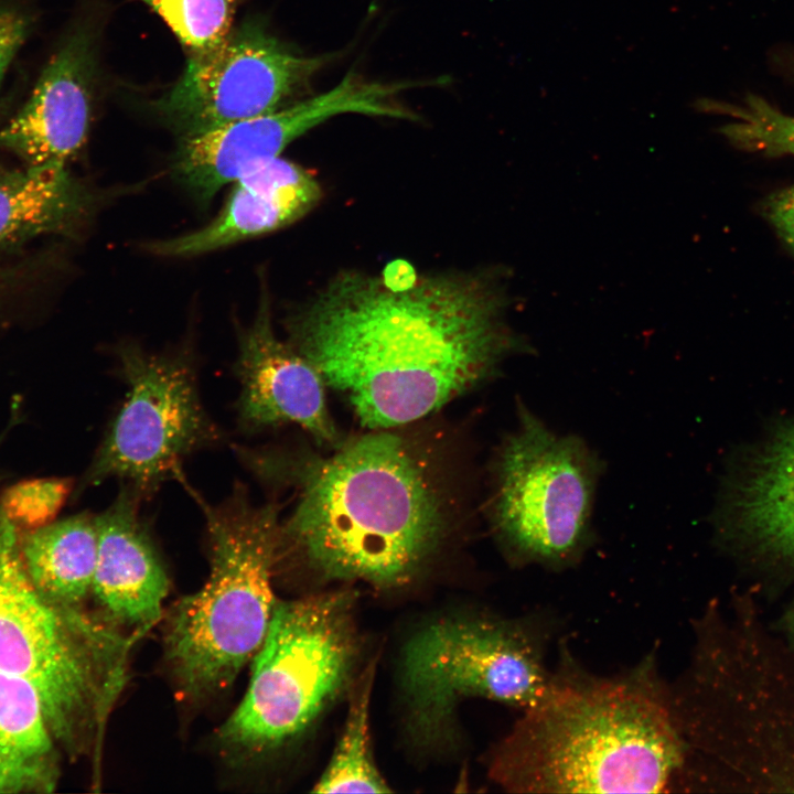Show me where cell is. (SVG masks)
<instances>
[{"mask_svg":"<svg viewBox=\"0 0 794 794\" xmlns=\"http://www.w3.org/2000/svg\"><path fill=\"white\" fill-rule=\"evenodd\" d=\"M505 298L480 276L418 278L405 290L336 277L287 323L289 343L371 430L417 421L492 378L527 343Z\"/></svg>","mask_w":794,"mask_h":794,"instance_id":"1","label":"cell"},{"mask_svg":"<svg viewBox=\"0 0 794 794\" xmlns=\"http://www.w3.org/2000/svg\"><path fill=\"white\" fill-rule=\"evenodd\" d=\"M545 694L493 752L490 772L516 793H657L687 759L655 654L613 676L565 647Z\"/></svg>","mask_w":794,"mask_h":794,"instance_id":"2","label":"cell"},{"mask_svg":"<svg viewBox=\"0 0 794 794\" xmlns=\"http://www.w3.org/2000/svg\"><path fill=\"white\" fill-rule=\"evenodd\" d=\"M390 430H373L309 460L240 451L255 474L293 480L298 500L281 525V541L326 578L399 586L444 535L447 508L431 469Z\"/></svg>","mask_w":794,"mask_h":794,"instance_id":"3","label":"cell"},{"mask_svg":"<svg viewBox=\"0 0 794 794\" xmlns=\"http://www.w3.org/2000/svg\"><path fill=\"white\" fill-rule=\"evenodd\" d=\"M669 695L686 784L794 792V652L769 633L750 593L727 611L711 601L695 621Z\"/></svg>","mask_w":794,"mask_h":794,"instance_id":"4","label":"cell"},{"mask_svg":"<svg viewBox=\"0 0 794 794\" xmlns=\"http://www.w3.org/2000/svg\"><path fill=\"white\" fill-rule=\"evenodd\" d=\"M140 637L45 599L25 569L19 530L0 512V669L34 687L54 738L71 752L100 736Z\"/></svg>","mask_w":794,"mask_h":794,"instance_id":"5","label":"cell"},{"mask_svg":"<svg viewBox=\"0 0 794 794\" xmlns=\"http://www.w3.org/2000/svg\"><path fill=\"white\" fill-rule=\"evenodd\" d=\"M210 573L171 608L164 655L179 691L202 701L227 689L251 662L276 607L273 568L281 524L276 504L256 505L242 485L217 506L204 505Z\"/></svg>","mask_w":794,"mask_h":794,"instance_id":"6","label":"cell"},{"mask_svg":"<svg viewBox=\"0 0 794 794\" xmlns=\"http://www.w3.org/2000/svg\"><path fill=\"white\" fill-rule=\"evenodd\" d=\"M353 596L277 602L244 698L217 731L232 758L266 754L305 730L348 683L357 655Z\"/></svg>","mask_w":794,"mask_h":794,"instance_id":"7","label":"cell"},{"mask_svg":"<svg viewBox=\"0 0 794 794\" xmlns=\"http://www.w3.org/2000/svg\"><path fill=\"white\" fill-rule=\"evenodd\" d=\"M550 632L540 619H452L420 630L406 645L401 689L409 733L422 744L451 732L457 707L484 698L521 709L547 690Z\"/></svg>","mask_w":794,"mask_h":794,"instance_id":"8","label":"cell"},{"mask_svg":"<svg viewBox=\"0 0 794 794\" xmlns=\"http://www.w3.org/2000/svg\"><path fill=\"white\" fill-rule=\"evenodd\" d=\"M517 410L494 462L493 526L517 564L564 570L593 543L603 465L580 437L556 433L521 401Z\"/></svg>","mask_w":794,"mask_h":794,"instance_id":"9","label":"cell"},{"mask_svg":"<svg viewBox=\"0 0 794 794\" xmlns=\"http://www.w3.org/2000/svg\"><path fill=\"white\" fill-rule=\"evenodd\" d=\"M118 356L127 395L85 483L118 478L142 495L176 475L185 455L219 442L222 432L204 410L186 357L135 344Z\"/></svg>","mask_w":794,"mask_h":794,"instance_id":"10","label":"cell"},{"mask_svg":"<svg viewBox=\"0 0 794 794\" xmlns=\"http://www.w3.org/2000/svg\"><path fill=\"white\" fill-rule=\"evenodd\" d=\"M325 57L293 53L256 21L215 46L192 53L157 108L181 139L278 109L302 88Z\"/></svg>","mask_w":794,"mask_h":794,"instance_id":"11","label":"cell"},{"mask_svg":"<svg viewBox=\"0 0 794 794\" xmlns=\"http://www.w3.org/2000/svg\"><path fill=\"white\" fill-rule=\"evenodd\" d=\"M401 90L403 84L368 82L350 74L315 97L182 138L173 158V174L206 204L224 185L278 158L291 141L330 117L358 112L401 118L404 107L396 99Z\"/></svg>","mask_w":794,"mask_h":794,"instance_id":"12","label":"cell"},{"mask_svg":"<svg viewBox=\"0 0 794 794\" xmlns=\"http://www.w3.org/2000/svg\"><path fill=\"white\" fill-rule=\"evenodd\" d=\"M95 79V35L78 22L50 55L25 103L0 129V149L24 165L66 167L88 133Z\"/></svg>","mask_w":794,"mask_h":794,"instance_id":"13","label":"cell"},{"mask_svg":"<svg viewBox=\"0 0 794 794\" xmlns=\"http://www.w3.org/2000/svg\"><path fill=\"white\" fill-rule=\"evenodd\" d=\"M235 371L242 385L238 417L244 428L256 431L290 423L321 446L342 443L322 376L289 342L278 339L265 292L254 321L239 335Z\"/></svg>","mask_w":794,"mask_h":794,"instance_id":"14","label":"cell"},{"mask_svg":"<svg viewBox=\"0 0 794 794\" xmlns=\"http://www.w3.org/2000/svg\"><path fill=\"white\" fill-rule=\"evenodd\" d=\"M141 493L126 484L95 516L98 546L92 591L104 615L142 636L162 616L169 579L139 514Z\"/></svg>","mask_w":794,"mask_h":794,"instance_id":"15","label":"cell"},{"mask_svg":"<svg viewBox=\"0 0 794 794\" xmlns=\"http://www.w3.org/2000/svg\"><path fill=\"white\" fill-rule=\"evenodd\" d=\"M222 212L206 226L148 249L165 257H190L282 228L307 214L321 198L316 179L280 157L236 180Z\"/></svg>","mask_w":794,"mask_h":794,"instance_id":"16","label":"cell"},{"mask_svg":"<svg viewBox=\"0 0 794 794\" xmlns=\"http://www.w3.org/2000/svg\"><path fill=\"white\" fill-rule=\"evenodd\" d=\"M720 523L727 540L794 565V420L771 436L729 486Z\"/></svg>","mask_w":794,"mask_h":794,"instance_id":"17","label":"cell"},{"mask_svg":"<svg viewBox=\"0 0 794 794\" xmlns=\"http://www.w3.org/2000/svg\"><path fill=\"white\" fill-rule=\"evenodd\" d=\"M90 194L66 167L0 171V249L46 235H74L86 221Z\"/></svg>","mask_w":794,"mask_h":794,"instance_id":"18","label":"cell"},{"mask_svg":"<svg viewBox=\"0 0 794 794\" xmlns=\"http://www.w3.org/2000/svg\"><path fill=\"white\" fill-rule=\"evenodd\" d=\"M53 733L34 687L0 669V793L51 792Z\"/></svg>","mask_w":794,"mask_h":794,"instance_id":"19","label":"cell"},{"mask_svg":"<svg viewBox=\"0 0 794 794\" xmlns=\"http://www.w3.org/2000/svg\"><path fill=\"white\" fill-rule=\"evenodd\" d=\"M95 517H67L20 538L22 559L39 592L49 601L78 605L92 590L97 559Z\"/></svg>","mask_w":794,"mask_h":794,"instance_id":"20","label":"cell"},{"mask_svg":"<svg viewBox=\"0 0 794 794\" xmlns=\"http://www.w3.org/2000/svg\"><path fill=\"white\" fill-rule=\"evenodd\" d=\"M375 663L354 678L343 731L325 771L313 787L316 793H387L371 748L369 704Z\"/></svg>","mask_w":794,"mask_h":794,"instance_id":"21","label":"cell"},{"mask_svg":"<svg viewBox=\"0 0 794 794\" xmlns=\"http://www.w3.org/2000/svg\"><path fill=\"white\" fill-rule=\"evenodd\" d=\"M192 53L218 44L232 30L236 0H143Z\"/></svg>","mask_w":794,"mask_h":794,"instance_id":"22","label":"cell"},{"mask_svg":"<svg viewBox=\"0 0 794 794\" xmlns=\"http://www.w3.org/2000/svg\"><path fill=\"white\" fill-rule=\"evenodd\" d=\"M732 114L736 121L726 126L723 133L733 144L770 155H794V116L757 96L748 97Z\"/></svg>","mask_w":794,"mask_h":794,"instance_id":"23","label":"cell"},{"mask_svg":"<svg viewBox=\"0 0 794 794\" xmlns=\"http://www.w3.org/2000/svg\"><path fill=\"white\" fill-rule=\"evenodd\" d=\"M73 487L66 478L20 481L0 498V512L18 530L31 532L53 523Z\"/></svg>","mask_w":794,"mask_h":794,"instance_id":"24","label":"cell"},{"mask_svg":"<svg viewBox=\"0 0 794 794\" xmlns=\"http://www.w3.org/2000/svg\"><path fill=\"white\" fill-rule=\"evenodd\" d=\"M33 10L20 0H0V83L32 32Z\"/></svg>","mask_w":794,"mask_h":794,"instance_id":"25","label":"cell"},{"mask_svg":"<svg viewBox=\"0 0 794 794\" xmlns=\"http://www.w3.org/2000/svg\"><path fill=\"white\" fill-rule=\"evenodd\" d=\"M766 212L779 235L794 251V185L772 196Z\"/></svg>","mask_w":794,"mask_h":794,"instance_id":"26","label":"cell"},{"mask_svg":"<svg viewBox=\"0 0 794 794\" xmlns=\"http://www.w3.org/2000/svg\"><path fill=\"white\" fill-rule=\"evenodd\" d=\"M382 280L393 290H405L412 287L418 277L411 265L403 260H396L386 266Z\"/></svg>","mask_w":794,"mask_h":794,"instance_id":"27","label":"cell"},{"mask_svg":"<svg viewBox=\"0 0 794 794\" xmlns=\"http://www.w3.org/2000/svg\"><path fill=\"white\" fill-rule=\"evenodd\" d=\"M783 629L786 635L787 645L794 652V604L783 619Z\"/></svg>","mask_w":794,"mask_h":794,"instance_id":"28","label":"cell"},{"mask_svg":"<svg viewBox=\"0 0 794 794\" xmlns=\"http://www.w3.org/2000/svg\"><path fill=\"white\" fill-rule=\"evenodd\" d=\"M18 275L10 268L0 267V296L17 281Z\"/></svg>","mask_w":794,"mask_h":794,"instance_id":"29","label":"cell"},{"mask_svg":"<svg viewBox=\"0 0 794 794\" xmlns=\"http://www.w3.org/2000/svg\"><path fill=\"white\" fill-rule=\"evenodd\" d=\"M6 106H7L6 101L0 100V114L3 111Z\"/></svg>","mask_w":794,"mask_h":794,"instance_id":"30","label":"cell"}]
</instances>
